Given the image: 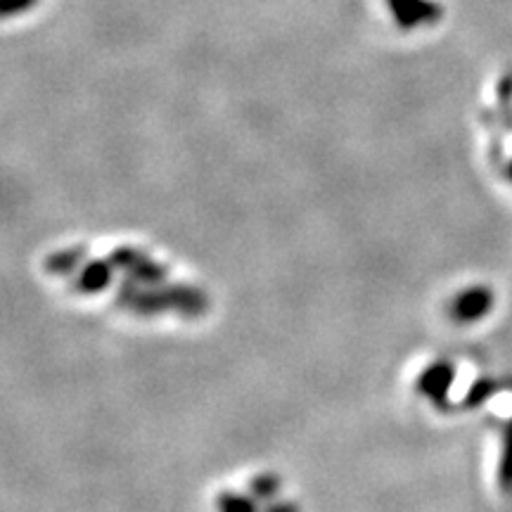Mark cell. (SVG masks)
Returning <instances> with one entry per match:
<instances>
[{
    "mask_svg": "<svg viewBox=\"0 0 512 512\" xmlns=\"http://www.w3.org/2000/svg\"><path fill=\"white\" fill-rule=\"evenodd\" d=\"M489 309V297H486L484 292H472L467 294L463 299V304H460V316L465 318H477L479 313H484Z\"/></svg>",
    "mask_w": 512,
    "mask_h": 512,
    "instance_id": "obj_1",
    "label": "cell"
},
{
    "mask_svg": "<svg viewBox=\"0 0 512 512\" xmlns=\"http://www.w3.org/2000/svg\"><path fill=\"white\" fill-rule=\"evenodd\" d=\"M503 479H505V482H512V439H510V446H508V451H505Z\"/></svg>",
    "mask_w": 512,
    "mask_h": 512,
    "instance_id": "obj_2",
    "label": "cell"
}]
</instances>
